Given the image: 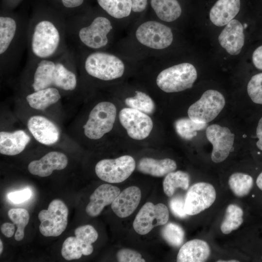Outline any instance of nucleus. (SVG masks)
<instances>
[{
    "label": "nucleus",
    "instance_id": "f257e3e1",
    "mask_svg": "<svg viewBox=\"0 0 262 262\" xmlns=\"http://www.w3.org/2000/svg\"><path fill=\"white\" fill-rule=\"evenodd\" d=\"M77 83L76 75L64 63L49 58L41 59L38 63L32 85L34 91L51 87L72 91Z\"/></svg>",
    "mask_w": 262,
    "mask_h": 262
},
{
    "label": "nucleus",
    "instance_id": "f03ea898",
    "mask_svg": "<svg viewBox=\"0 0 262 262\" xmlns=\"http://www.w3.org/2000/svg\"><path fill=\"white\" fill-rule=\"evenodd\" d=\"M62 33L55 21L42 19L36 21L32 27L30 48L33 55L40 59H49L60 48Z\"/></svg>",
    "mask_w": 262,
    "mask_h": 262
},
{
    "label": "nucleus",
    "instance_id": "7ed1b4c3",
    "mask_svg": "<svg viewBox=\"0 0 262 262\" xmlns=\"http://www.w3.org/2000/svg\"><path fill=\"white\" fill-rule=\"evenodd\" d=\"M196 78L195 66L184 63L162 71L157 77L156 83L165 92H178L191 88Z\"/></svg>",
    "mask_w": 262,
    "mask_h": 262
},
{
    "label": "nucleus",
    "instance_id": "20e7f679",
    "mask_svg": "<svg viewBox=\"0 0 262 262\" xmlns=\"http://www.w3.org/2000/svg\"><path fill=\"white\" fill-rule=\"evenodd\" d=\"M84 68L90 76L103 81L121 77L124 72L123 62L116 56L104 52H95L87 56Z\"/></svg>",
    "mask_w": 262,
    "mask_h": 262
},
{
    "label": "nucleus",
    "instance_id": "39448f33",
    "mask_svg": "<svg viewBox=\"0 0 262 262\" xmlns=\"http://www.w3.org/2000/svg\"><path fill=\"white\" fill-rule=\"evenodd\" d=\"M116 115V109L112 103L103 101L98 103L91 111L83 127L85 135L93 140L101 138L113 129Z\"/></svg>",
    "mask_w": 262,
    "mask_h": 262
},
{
    "label": "nucleus",
    "instance_id": "423d86ee",
    "mask_svg": "<svg viewBox=\"0 0 262 262\" xmlns=\"http://www.w3.org/2000/svg\"><path fill=\"white\" fill-rule=\"evenodd\" d=\"M75 235V236L67 237L63 244L61 254L63 257L68 261L79 259L82 255H90L93 251L92 244L98 237L97 230L90 225L76 228Z\"/></svg>",
    "mask_w": 262,
    "mask_h": 262
},
{
    "label": "nucleus",
    "instance_id": "0eeeda50",
    "mask_svg": "<svg viewBox=\"0 0 262 262\" xmlns=\"http://www.w3.org/2000/svg\"><path fill=\"white\" fill-rule=\"evenodd\" d=\"M68 214V208L65 203L58 199H54L47 210H42L38 213L40 233L46 237L60 235L67 227Z\"/></svg>",
    "mask_w": 262,
    "mask_h": 262
},
{
    "label": "nucleus",
    "instance_id": "6e6552de",
    "mask_svg": "<svg viewBox=\"0 0 262 262\" xmlns=\"http://www.w3.org/2000/svg\"><path fill=\"white\" fill-rule=\"evenodd\" d=\"M225 102V99L221 93L215 90H208L189 107L188 116L196 122L209 123L219 115L224 107Z\"/></svg>",
    "mask_w": 262,
    "mask_h": 262
},
{
    "label": "nucleus",
    "instance_id": "1a4fd4ad",
    "mask_svg": "<svg viewBox=\"0 0 262 262\" xmlns=\"http://www.w3.org/2000/svg\"><path fill=\"white\" fill-rule=\"evenodd\" d=\"M135 168V162L130 155L114 159H103L95 166V172L101 180L109 183H120L128 179Z\"/></svg>",
    "mask_w": 262,
    "mask_h": 262
},
{
    "label": "nucleus",
    "instance_id": "9d476101",
    "mask_svg": "<svg viewBox=\"0 0 262 262\" xmlns=\"http://www.w3.org/2000/svg\"><path fill=\"white\" fill-rule=\"evenodd\" d=\"M135 35L142 44L157 49L168 47L173 39L171 29L155 21H148L142 24L137 29Z\"/></svg>",
    "mask_w": 262,
    "mask_h": 262
},
{
    "label": "nucleus",
    "instance_id": "9b49d317",
    "mask_svg": "<svg viewBox=\"0 0 262 262\" xmlns=\"http://www.w3.org/2000/svg\"><path fill=\"white\" fill-rule=\"evenodd\" d=\"M169 219L167 207L163 203H146L140 209L133 222L134 230L140 235L149 233L156 226L165 225Z\"/></svg>",
    "mask_w": 262,
    "mask_h": 262
},
{
    "label": "nucleus",
    "instance_id": "f8f14e48",
    "mask_svg": "<svg viewBox=\"0 0 262 262\" xmlns=\"http://www.w3.org/2000/svg\"><path fill=\"white\" fill-rule=\"evenodd\" d=\"M120 122L128 135L135 140H143L150 134L153 126L151 118L146 114L131 108L122 109L119 114Z\"/></svg>",
    "mask_w": 262,
    "mask_h": 262
},
{
    "label": "nucleus",
    "instance_id": "ddd939ff",
    "mask_svg": "<svg viewBox=\"0 0 262 262\" xmlns=\"http://www.w3.org/2000/svg\"><path fill=\"white\" fill-rule=\"evenodd\" d=\"M216 198V191L211 184L200 182L193 184L188 190L185 198V211L187 215L198 214L209 208Z\"/></svg>",
    "mask_w": 262,
    "mask_h": 262
},
{
    "label": "nucleus",
    "instance_id": "4468645a",
    "mask_svg": "<svg viewBox=\"0 0 262 262\" xmlns=\"http://www.w3.org/2000/svg\"><path fill=\"white\" fill-rule=\"evenodd\" d=\"M206 135L213 145L212 161L215 163L224 161L232 151L234 140V133L226 127L212 124L206 129Z\"/></svg>",
    "mask_w": 262,
    "mask_h": 262
},
{
    "label": "nucleus",
    "instance_id": "2eb2a0df",
    "mask_svg": "<svg viewBox=\"0 0 262 262\" xmlns=\"http://www.w3.org/2000/svg\"><path fill=\"white\" fill-rule=\"evenodd\" d=\"M113 27L106 17L98 16L91 24L80 28L78 37L80 41L88 48L98 49L105 47L108 42V34Z\"/></svg>",
    "mask_w": 262,
    "mask_h": 262
},
{
    "label": "nucleus",
    "instance_id": "dca6fc26",
    "mask_svg": "<svg viewBox=\"0 0 262 262\" xmlns=\"http://www.w3.org/2000/svg\"><path fill=\"white\" fill-rule=\"evenodd\" d=\"M68 164L66 155L60 152L51 151L41 159L30 162L28 169L30 173L41 177L50 176L54 170L65 168Z\"/></svg>",
    "mask_w": 262,
    "mask_h": 262
},
{
    "label": "nucleus",
    "instance_id": "f3484780",
    "mask_svg": "<svg viewBox=\"0 0 262 262\" xmlns=\"http://www.w3.org/2000/svg\"><path fill=\"white\" fill-rule=\"evenodd\" d=\"M27 125L34 138L42 144L52 145L59 140L60 132L58 128L44 116L35 115L31 117Z\"/></svg>",
    "mask_w": 262,
    "mask_h": 262
},
{
    "label": "nucleus",
    "instance_id": "a211bd4d",
    "mask_svg": "<svg viewBox=\"0 0 262 262\" xmlns=\"http://www.w3.org/2000/svg\"><path fill=\"white\" fill-rule=\"evenodd\" d=\"M218 41L228 53L232 55L238 54L245 43L243 26L238 20L233 19L221 32Z\"/></svg>",
    "mask_w": 262,
    "mask_h": 262
},
{
    "label": "nucleus",
    "instance_id": "6ab92c4d",
    "mask_svg": "<svg viewBox=\"0 0 262 262\" xmlns=\"http://www.w3.org/2000/svg\"><path fill=\"white\" fill-rule=\"evenodd\" d=\"M120 193L117 187L109 184L99 186L90 196L85 209L87 214L91 217L97 216L106 206L112 203Z\"/></svg>",
    "mask_w": 262,
    "mask_h": 262
},
{
    "label": "nucleus",
    "instance_id": "aec40b11",
    "mask_svg": "<svg viewBox=\"0 0 262 262\" xmlns=\"http://www.w3.org/2000/svg\"><path fill=\"white\" fill-rule=\"evenodd\" d=\"M141 198V191L137 186H131L120 192L111 204L114 213L120 218L131 214L138 206Z\"/></svg>",
    "mask_w": 262,
    "mask_h": 262
},
{
    "label": "nucleus",
    "instance_id": "412c9836",
    "mask_svg": "<svg viewBox=\"0 0 262 262\" xmlns=\"http://www.w3.org/2000/svg\"><path fill=\"white\" fill-rule=\"evenodd\" d=\"M240 0H217L210 11V19L217 26L226 25L237 15Z\"/></svg>",
    "mask_w": 262,
    "mask_h": 262
},
{
    "label": "nucleus",
    "instance_id": "4be33fe9",
    "mask_svg": "<svg viewBox=\"0 0 262 262\" xmlns=\"http://www.w3.org/2000/svg\"><path fill=\"white\" fill-rule=\"evenodd\" d=\"M211 250L204 241L194 239L187 242L180 248L177 257L178 262H203L209 258Z\"/></svg>",
    "mask_w": 262,
    "mask_h": 262
},
{
    "label": "nucleus",
    "instance_id": "5701e85b",
    "mask_svg": "<svg viewBox=\"0 0 262 262\" xmlns=\"http://www.w3.org/2000/svg\"><path fill=\"white\" fill-rule=\"evenodd\" d=\"M31 140L30 137L23 130L13 132H0V153L13 156L18 154L25 148Z\"/></svg>",
    "mask_w": 262,
    "mask_h": 262
},
{
    "label": "nucleus",
    "instance_id": "b1692460",
    "mask_svg": "<svg viewBox=\"0 0 262 262\" xmlns=\"http://www.w3.org/2000/svg\"><path fill=\"white\" fill-rule=\"evenodd\" d=\"M137 168L143 174L162 177L175 170L177 164L175 161L169 158L156 160L145 157L139 161Z\"/></svg>",
    "mask_w": 262,
    "mask_h": 262
},
{
    "label": "nucleus",
    "instance_id": "393cba45",
    "mask_svg": "<svg viewBox=\"0 0 262 262\" xmlns=\"http://www.w3.org/2000/svg\"><path fill=\"white\" fill-rule=\"evenodd\" d=\"M61 98V95L56 87H48L28 95L26 100L31 107L43 111L56 103Z\"/></svg>",
    "mask_w": 262,
    "mask_h": 262
},
{
    "label": "nucleus",
    "instance_id": "a878e982",
    "mask_svg": "<svg viewBox=\"0 0 262 262\" xmlns=\"http://www.w3.org/2000/svg\"><path fill=\"white\" fill-rule=\"evenodd\" d=\"M151 5L157 16L164 21H173L181 14L177 0H151Z\"/></svg>",
    "mask_w": 262,
    "mask_h": 262
},
{
    "label": "nucleus",
    "instance_id": "bb28decb",
    "mask_svg": "<svg viewBox=\"0 0 262 262\" xmlns=\"http://www.w3.org/2000/svg\"><path fill=\"white\" fill-rule=\"evenodd\" d=\"M17 31L16 20L10 16L0 17V54L3 55L10 48Z\"/></svg>",
    "mask_w": 262,
    "mask_h": 262
},
{
    "label": "nucleus",
    "instance_id": "cd10ccee",
    "mask_svg": "<svg viewBox=\"0 0 262 262\" xmlns=\"http://www.w3.org/2000/svg\"><path fill=\"white\" fill-rule=\"evenodd\" d=\"M189 182L190 177L188 173L180 170L170 172L164 180V191L167 196L171 197L178 188L187 190Z\"/></svg>",
    "mask_w": 262,
    "mask_h": 262
},
{
    "label": "nucleus",
    "instance_id": "c85d7f7f",
    "mask_svg": "<svg viewBox=\"0 0 262 262\" xmlns=\"http://www.w3.org/2000/svg\"><path fill=\"white\" fill-rule=\"evenodd\" d=\"M99 6L109 15L122 18L129 16L132 7L131 0H97Z\"/></svg>",
    "mask_w": 262,
    "mask_h": 262
},
{
    "label": "nucleus",
    "instance_id": "c756f323",
    "mask_svg": "<svg viewBox=\"0 0 262 262\" xmlns=\"http://www.w3.org/2000/svg\"><path fill=\"white\" fill-rule=\"evenodd\" d=\"M243 210L236 204H229L227 207L225 217L221 224V230L228 234L237 229L243 222Z\"/></svg>",
    "mask_w": 262,
    "mask_h": 262
},
{
    "label": "nucleus",
    "instance_id": "7c9ffc66",
    "mask_svg": "<svg viewBox=\"0 0 262 262\" xmlns=\"http://www.w3.org/2000/svg\"><path fill=\"white\" fill-rule=\"evenodd\" d=\"M228 183L229 188L236 196L243 197L247 195L251 190L253 179L248 174L237 172L229 177Z\"/></svg>",
    "mask_w": 262,
    "mask_h": 262
},
{
    "label": "nucleus",
    "instance_id": "2f4dec72",
    "mask_svg": "<svg viewBox=\"0 0 262 262\" xmlns=\"http://www.w3.org/2000/svg\"><path fill=\"white\" fill-rule=\"evenodd\" d=\"M207 123L196 122L189 118H181L174 123L177 133L182 138L190 140L197 135V131L204 129Z\"/></svg>",
    "mask_w": 262,
    "mask_h": 262
},
{
    "label": "nucleus",
    "instance_id": "473e14b6",
    "mask_svg": "<svg viewBox=\"0 0 262 262\" xmlns=\"http://www.w3.org/2000/svg\"><path fill=\"white\" fill-rule=\"evenodd\" d=\"M135 93V96L126 98L125 104L130 108L146 114H152L155 109V104L151 98L144 92L136 91Z\"/></svg>",
    "mask_w": 262,
    "mask_h": 262
},
{
    "label": "nucleus",
    "instance_id": "72a5a7b5",
    "mask_svg": "<svg viewBox=\"0 0 262 262\" xmlns=\"http://www.w3.org/2000/svg\"><path fill=\"white\" fill-rule=\"evenodd\" d=\"M8 215L17 228L15 234V240L17 241H21L24 237L25 228L30 219L28 211L23 208H13L9 210Z\"/></svg>",
    "mask_w": 262,
    "mask_h": 262
},
{
    "label": "nucleus",
    "instance_id": "f704fd0d",
    "mask_svg": "<svg viewBox=\"0 0 262 262\" xmlns=\"http://www.w3.org/2000/svg\"><path fill=\"white\" fill-rule=\"evenodd\" d=\"M161 234L169 245L179 247L183 242L185 233L180 225L174 223H169L163 228Z\"/></svg>",
    "mask_w": 262,
    "mask_h": 262
},
{
    "label": "nucleus",
    "instance_id": "c9c22d12",
    "mask_svg": "<svg viewBox=\"0 0 262 262\" xmlns=\"http://www.w3.org/2000/svg\"><path fill=\"white\" fill-rule=\"evenodd\" d=\"M247 91L252 101L262 104V73L254 75L249 81Z\"/></svg>",
    "mask_w": 262,
    "mask_h": 262
},
{
    "label": "nucleus",
    "instance_id": "e433bc0d",
    "mask_svg": "<svg viewBox=\"0 0 262 262\" xmlns=\"http://www.w3.org/2000/svg\"><path fill=\"white\" fill-rule=\"evenodd\" d=\"M116 257L119 262H145L139 252L128 248H123L119 250L117 253Z\"/></svg>",
    "mask_w": 262,
    "mask_h": 262
},
{
    "label": "nucleus",
    "instance_id": "4c0bfd02",
    "mask_svg": "<svg viewBox=\"0 0 262 262\" xmlns=\"http://www.w3.org/2000/svg\"><path fill=\"white\" fill-rule=\"evenodd\" d=\"M184 199L181 196H176L171 199L169 207L173 214L176 217L183 218L187 216L185 208Z\"/></svg>",
    "mask_w": 262,
    "mask_h": 262
},
{
    "label": "nucleus",
    "instance_id": "58836bf2",
    "mask_svg": "<svg viewBox=\"0 0 262 262\" xmlns=\"http://www.w3.org/2000/svg\"><path fill=\"white\" fill-rule=\"evenodd\" d=\"M32 196V192L29 188L10 193L8 195L9 199L14 203H20L29 199Z\"/></svg>",
    "mask_w": 262,
    "mask_h": 262
},
{
    "label": "nucleus",
    "instance_id": "ea45409f",
    "mask_svg": "<svg viewBox=\"0 0 262 262\" xmlns=\"http://www.w3.org/2000/svg\"><path fill=\"white\" fill-rule=\"evenodd\" d=\"M252 62L257 69L262 70V45L254 51L252 54Z\"/></svg>",
    "mask_w": 262,
    "mask_h": 262
},
{
    "label": "nucleus",
    "instance_id": "a19ab883",
    "mask_svg": "<svg viewBox=\"0 0 262 262\" xmlns=\"http://www.w3.org/2000/svg\"><path fill=\"white\" fill-rule=\"evenodd\" d=\"M15 229V224L6 222L0 226V230L2 233L6 237H11L14 233Z\"/></svg>",
    "mask_w": 262,
    "mask_h": 262
},
{
    "label": "nucleus",
    "instance_id": "79ce46f5",
    "mask_svg": "<svg viewBox=\"0 0 262 262\" xmlns=\"http://www.w3.org/2000/svg\"><path fill=\"white\" fill-rule=\"evenodd\" d=\"M147 0H131V9L135 12H141L146 8Z\"/></svg>",
    "mask_w": 262,
    "mask_h": 262
},
{
    "label": "nucleus",
    "instance_id": "37998d69",
    "mask_svg": "<svg viewBox=\"0 0 262 262\" xmlns=\"http://www.w3.org/2000/svg\"><path fill=\"white\" fill-rule=\"evenodd\" d=\"M256 135L258 138L256 146L259 149L262 151V117L259 120L257 125Z\"/></svg>",
    "mask_w": 262,
    "mask_h": 262
},
{
    "label": "nucleus",
    "instance_id": "c03bdc74",
    "mask_svg": "<svg viewBox=\"0 0 262 262\" xmlns=\"http://www.w3.org/2000/svg\"><path fill=\"white\" fill-rule=\"evenodd\" d=\"M84 0H61L63 6L67 8H74L81 5Z\"/></svg>",
    "mask_w": 262,
    "mask_h": 262
},
{
    "label": "nucleus",
    "instance_id": "a18cd8bd",
    "mask_svg": "<svg viewBox=\"0 0 262 262\" xmlns=\"http://www.w3.org/2000/svg\"><path fill=\"white\" fill-rule=\"evenodd\" d=\"M256 184L258 187L262 191V172L257 177Z\"/></svg>",
    "mask_w": 262,
    "mask_h": 262
},
{
    "label": "nucleus",
    "instance_id": "49530a36",
    "mask_svg": "<svg viewBox=\"0 0 262 262\" xmlns=\"http://www.w3.org/2000/svg\"><path fill=\"white\" fill-rule=\"evenodd\" d=\"M0 254H1L3 251V244L1 240H0Z\"/></svg>",
    "mask_w": 262,
    "mask_h": 262
}]
</instances>
